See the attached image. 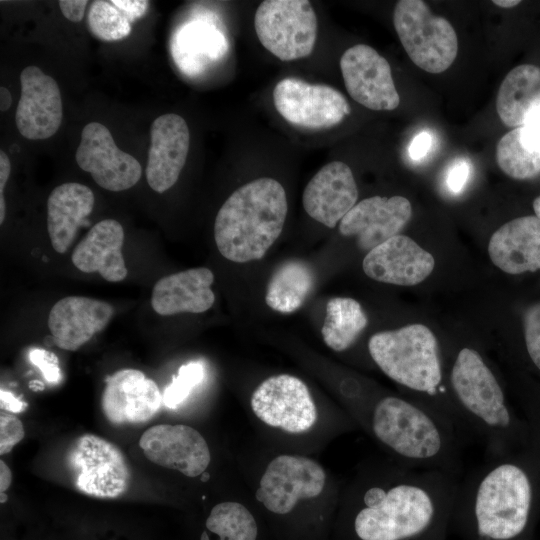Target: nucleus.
Instances as JSON below:
<instances>
[{
  "label": "nucleus",
  "mask_w": 540,
  "mask_h": 540,
  "mask_svg": "<svg viewBox=\"0 0 540 540\" xmlns=\"http://www.w3.org/2000/svg\"><path fill=\"white\" fill-rule=\"evenodd\" d=\"M539 521L540 454L530 445L459 482L450 528L463 540H534Z\"/></svg>",
  "instance_id": "obj_1"
},
{
  "label": "nucleus",
  "mask_w": 540,
  "mask_h": 540,
  "mask_svg": "<svg viewBox=\"0 0 540 540\" xmlns=\"http://www.w3.org/2000/svg\"><path fill=\"white\" fill-rule=\"evenodd\" d=\"M364 484L352 519L356 540H446L458 477L401 465Z\"/></svg>",
  "instance_id": "obj_2"
},
{
  "label": "nucleus",
  "mask_w": 540,
  "mask_h": 540,
  "mask_svg": "<svg viewBox=\"0 0 540 540\" xmlns=\"http://www.w3.org/2000/svg\"><path fill=\"white\" fill-rule=\"evenodd\" d=\"M452 400L469 433L483 443L487 458L531 445L529 427L479 350L463 346L453 356L447 379Z\"/></svg>",
  "instance_id": "obj_3"
},
{
  "label": "nucleus",
  "mask_w": 540,
  "mask_h": 540,
  "mask_svg": "<svg viewBox=\"0 0 540 540\" xmlns=\"http://www.w3.org/2000/svg\"><path fill=\"white\" fill-rule=\"evenodd\" d=\"M368 352L377 367L414 399L449 421L462 437L470 434L452 400L440 345L430 328L415 323L375 333Z\"/></svg>",
  "instance_id": "obj_4"
},
{
  "label": "nucleus",
  "mask_w": 540,
  "mask_h": 540,
  "mask_svg": "<svg viewBox=\"0 0 540 540\" xmlns=\"http://www.w3.org/2000/svg\"><path fill=\"white\" fill-rule=\"evenodd\" d=\"M284 187L273 178H259L236 189L219 209L214 239L229 261L261 259L280 236L286 216Z\"/></svg>",
  "instance_id": "obj_5"
},
{
  "label": "nucleus",
  "mask_w": 540,
  "mask_h": 540,
  "mask_svg": "<svg viewBox=\"0 0 540 540\" xmlns=\"http://www.w3.org/2000/svg\"><path fill=\"white\" fill-rule=\"evenodd\" d=\"M393 24L407 55L419 68L439 74L453 64L458 52L456 32L447 19L435 16L424 1H398Z\"/></svg>",
  "instance_id": "obj_6"
},
{
  "label": "nucleus",
  "mask_w": 540,
  "mask_h": 540,
  "mask_svg": "<svg viewBox=\"0 0 540 540\" xmlns=\"http://www.w3.org/2000/svg\"><path fill=\"white\" fill-rule=\"evenodd\" d=\"M66 466L74 487L91 497L118 498L131 484V470L121 449L94 434H83L73 441Z\"/></svg>",
  "instance_id": "obj_7"
},
{
  "label": "nucleus",
  "mask_w": 540,
  "mask_h": 540,
  "mask_svg": "<svg viewBox=\"0 0 540 540\" xmlns=\"http://www.w3.org/2000/svg\"><path fill=\"white\" fill-rule=\"evenodd\" d=\"M254 27L270 53L282 61H292L311 54L318 23L307 0H266L255 12Z\"/></svg>",
  "instance_id": "obj_8"
},
{
  "label": "nucleus",
  "mask_w": 540,
  "mask_h": 540,
  "mask_svg": "<svg viewBox=\"0 0 540 540\" xmlns=\"http://www.w3.org/2000/svg\"><path fill=\"white\" fill-rule=\"evenodd\" d=\"M325 484L326 473L315 460L282 454L268 463L255 497L270 512L283 515L300 500L318 497Z\"/></svg>",
  "instance_id": "obj_9"
},
{
  "label": "nucleus",
  "mask_w": 540,
  "mask_h": 540,
  "mask_svg": "<svg viewBox=\"0 0 540 540\" xmlns=\"http://www.w3.org/2000/svg\"><path fill=\"white\" fill-rule=\"evenodd\" d=\"M251 409L266 425L287 433L309 431L318 413L306 384L289 375H274L264 380L251 396Z\"/></svg>",
  "instance_id": "obj_10"
},
{
  "label": "nucleus",
  "mask_w": 540,
  "mask_h": 540,
  "mask_svg": "<svg viewBox=\"0 0 540 540\" xmlns=\"http://www.w3.org/2000/svg\"><path fill=\"white\" fill-rule=\"evenodd\" d=\"M273 101L287 122L308 129L333 127L350 113L346 98L337 89L295 77H286L275 85Z\"/></svg>",
  "instance_id": "obj_11"
},
{
  "label": "nucleus",
  "mask_w": 540,
  "mask_h": 540,
  "mask_svg": "<svg viewBox=\"0 0 540 540\" xmlns=\"http://www.w3.org/2000/svg\"><path fill=\"white\" fill-rule=\"evenodd\" d=\"M75 158L83 171L89 172L100 187L109 191L133 187L142 174L140 163L120 150L111 132L98 122H90L83 128Z\"/></svg>",
  "instance_id": "obj_12"
},
{
  "label": "nucleus",
  "mask_w": 540,
  "mask_h": 540,
  "mask_svg": "<svg viewBox=\"0 0 540 540\" xmlns=\"http://www.w3.org/2000/svg\"><path fill=\"white\" fill-rule=\"evenodd\" d=\"M340 69L349 95L362 106L376 111H390L400 104L391 67L375 49L356 44L340 59Z\"/></svg>",
  "instance_id": "obj_13"
},
{
  "label": "nucleus",
  "mask_w": 540,
  "mask_h": 540,
  "mask_svg": "<svg viewBox=\"0 0 540 540\" xmlns=\"http://www.w3.org/2000/svg\"><path fill=\"white\" fill-rule=\"evenodd\" d=\"M139 446L151 462L187 477L201 475L211 461L204 437L183 424L154 425L141 435Z\"/></svg>",
  "instance_id": "obj_14"
},
{
  "label": "nucleus",
  "mask_w": 540,
  "mask_h": 540,
  "mask_svg": "<svg viewBox=\"0 0 540 540\" xmlns=\"http://www.w3.org/2000/svg\"><path fill=\"white\" fill-rule=\"evenodd\" d=\"M162 404L159 387L140 370L122 369L105 380L101 408L111 424H143L155 417Z\"/></svg>",
  "instance_id": "obj_15"
},
{
  "label": "nucleus",
  "mask_w": 540,
  "mask_h": 540,
  "mask_svg": "<svg viewBox=\"0 0 540 540\" xmlns=\"http://www.w3.org/2000/svg\"><path fill=\"white\" fill-rule=\"evenodd\" d=\"M21 96L16 110V126L30 140L53 136L59 129L62 99L57 82L37 66H28L20 74Z\"/></svg>",
  "instance_id": "obj_16"
},
{
  "label": "nucleus",
  "mask_w": 540,
  "mask_h": 540,
  "mask_svg": "<svg viewBox=\"0 0 540 540\" xmlns=\"http://www.w3.org/2000/svg\"><path fill=\"white\" fill-rule=\"evenodd\" d=\"M412 216L410 201L403 196H372L358 202L340 221L339 232L354 237L358 247L370 251L398 235Z\"/></svg>",
  "instance_id": "obj_17"
},
{
  "label": "nucleus",
  "mask_w": 540,
  "mask_h": 540,
  "mask_svg": "<svg viewBox=\"0 0 540 540\" xmlns=\"http://www.w3.org/2000/svg\"><path fill=\"white\" fill-rule=\"evenodd\" d=\"M435 259L412 238L396 235L370 250L362 268L371 279L399 286H413L433 271Z\"/></svg>",
  "instance_id": "obj_18"
},
{
  "label": "nucleus",
  "mask_w": 540,
  "mask_h": 540,
  "mask_svg": "<svg viewBox=\"0 0 540 540\" xmlns=\"http://www.w3.org/2000/svg\"><path fill=\"white\" fill-rule=\"evenodd\" d=\"M189 145V128L180 115L164 114L153 121L146 178L154 191L163 193L177 182L187 159Z\"/></svg>",
  "instance_id": "obj_19"
},
{
  "label": "nucleus",
  "mask_w": 540,
  "mask_h": 540,
  "mask_svg": "<svg viewBox=\"0 0 540 540\" xmlns=\"http://www.w3.org/2000/svg\"><path fill=\"white\" fill-rule=\"evenodd\" d=\"M358 188L350 167L341 161L324 165L307 183L302 203L306 213L334 228L357 204Z\"/></svg>",
  "instance_id": "obj_20"
},
{
  "label": "nucleus",
  "mask_w": 540,
  "mask_h": 540,
  "mask_svg": "<svg viewBox=\"0 0 540 540\" xmlns=\"http://www.w3.org/2000/svg\"><path fill=\"white\" fill-rule=\"evenodd\" d=\"M114 308L107 302L68 296L50 310L48 327L54 343L61 349L76 351L110 322Z\"/></svg>",
  "instance_id": "obj_21"
},
{
  "label": "nucleus",
  "mask_w": 540,
  "mask_h": 540,
  "mask_svg": "<svg viewBox=\"0 0 540 540\" xmlns=\"http://www.w3.org/2000/svg\"><path fill=\"white\" fill-rule=\"evenodd\" d=\"M488 254L508 274L540 270V219L528 215L503 224L492 234Z\"/></svg>",
  "instance_id": "obj_22"
},
{
  "label": "nucleus",
  "mask_w": 540,
  "mask_h": 540,
  "mask_svg": "<svg viewBox=\"0 0 540 540\" xmlns=\"http://www.w3.org/2000/svg\"><path fill=\"white\" fill-rule=\"evenodd\" d=\"M213 272L206 267L192 268L160 278L154 285L151 305L160 315L203 313L215 301L211 285Z\"/></svg>",
  "instance_id": "obj_23"
},
{
  "label": "nucleus",
  "mask_w": 540,
  "mask_h": 540,
  "mask_svg": "<svg viewBox=\"0 0 540 540\" xmlns=\"http://www.w3.org/2000/svg\"><path fill=\"white\" fill-rule=\"evenodd\" d=\"M124 230L114 219L96 223L78 243L72 254V263L82 272H98L109 282H120L128 270L122 255Z\"/></svg>",
  "instance_id": "obj_24"
},
{
  "label": "nucleus",
  "mask_w": 540,
  "mask_h": 540,
  "mask_svg": "<svg viewBox=\"0 0 540 540\" xmlns=\"http://www.w3.org/2000/svg\"><path fill=\"white\" fill-rule=\"evenodd\" d=\"M92 190L80 183H63L52 190L47 200V228L53 249L65 253L78 229L94 207Z\"/></svg>",
  "instance_id": "obj_25"
},
{
  "label": "nucleus",
  "mask_w": 540,
  "mask_h": 540,
  "mask_svg": "<svg viewBox=\"0 0 540 540\" xmlns=\"http://www.w3.org/2000/svg\"><path fill=\"white\" fill-rule=\"evenodd\" d=\"M540 110V67L522 64L510 70L496 97V111L502 123L511 128L523 126Z\"/></svg>",
  "instance_id": "obj_26"
},
{
  "label": "nucleus",
  "mask_w": 540,
  "mask_h": 540,
  "mask_svg": "<svg viewBox=\"0 0 540 540\" xmlns=\"http://www.w3.org/2000/svg\"><path fill=\"white\" fill-rule=\"evenodd\" d=\"M172 49L180 69L187 74H196L206 65L219 60L227 50V43L216 27L206 22L194 21L179 29Z\"/></svg>",
  "instance_id": "obj_27"
},
{
  "label": "nucleus",
  "mask_w": 540,
  "mask_h": 540,
  "mask_svg": "<svg viewBox=\"0 0 540 540\" xmlns=\"http://www.w3.org/2000/svg\"><path fill=\"white\" fill-rule=\"evenodd\" d=\"M313 286L314 275L310 267L303 261L289 260L272 274L265 302L274 311L292 313L304 304Z\"/></svg>",
  "instance_id": "obj_28"
},
{
  "label": "nucleus",
  "mask_w": 540,
  "mask_h": 540,
  "mask_svg": "<svg viewBox=\"0 0 540 540\" xmlns=\"http://www.w3.org/2000/svg\"><path fill=\"white\" fill-rule=\"evenodd\" d=\"M368 324L360 303L348 297H334L326 304V317L321 329L325 344L336 352L350 348Z\"/></svg>",
  "instance_id": "obj_29"
},
{
  "label": "nucleus",
  "mask_w": 540,
  "mask_h": 540,
  "mask_svg": "<svg viewBox=\"0 0 540 540\" xmlns=\"http://www.w3.org/2000/svg\"><path fill=\"white\" fill-rule=\"evenodd\" d=\"M200 540H256L258 528L254 516L241 503L216 504L205 522Z\"/></svg>",
  "instance_id": "obj_30"
},
{
  "label": "nucleus",
  "mask_w": 540,
  "mask_h": 540,
  "mask_svg": "<svg viewBox=\"0 0 540 540\" xmlns=\"http://www.w3.org/2000/svg\"><path fill=\"white\" fill-rule=\"evenodd\" d=\"M496 160L500 169L513 179L525 180L540 174V151L523 139L520 127L499 140Z\"/></svg>",
  "instance_id": "obj_31"
},
{
  "label": "nucleus",
  "mask_w": 540,
  "mask_h": 540,
  "mask_svg": "<svg viewBox=\"0 0 540 540\" xmlns=\"http://www.w3.org/2000/svg\"><path fill=\"white\" fill-rule=\"evenodd\" d=\"M89 31L103 41H117L131 32V22L113 1L96 0L88 11Z\"/></svg>",
  "instance_id": "obj_32"
},
{
  "label": "nucleus",
  "mask_w": 540,
  "mask_h": 540,
  "mask_svg": "<svg viewBox=\"0 0 540 540\" xmlns=\"http://www.w3.org/2000/svg\"><path fill=\"white\" fill-rule=\"evenodd\" d=\"M204 377L205 368L201 362L192 361L182 365L162 394L163 405L176 409L203 382Z\"/></svg>",
  "instance_id": "obj_33"
},
{
  "label": "nucleus",
  "mask_w": 540,
  "mask_h": 540,
  "mask_svg": "<svg viewBox=\"0 0 540 540\" xmlns=\"http://www.w3.org/2000/svg\"><path fill=\"white\" fill-rule=\"evenodd\" d=\"M524 350L530 365L540 373V302L531 304L523 315Z\"/></svg>",
  "instance_id": "obj_34"
},
{
  "label": "nucleus",
  "mask_w": 540,
  "mask_h": 540,
  "mask_svg": "<svg viewBox=\"0 0 540 540\" xmlns=\"http://www.w3.org/2000/svg\"><path fill=\"white\" fill-rule=\"evenodd\" d=\"M521 410L529 427L531 445L540 454V392L522 395Z\"/></svg>",
  "instance_id": "obj_35"
},
{
  "label": "nucleus",
  "mask_w": 540,
  "mask_h": 540,
  "mask_svg": "<svg viewBox=\"0 0 540 540\" xmlns=\"http://www.w3.org/2000/svg\"><path fill=\"white\" fill-rule=\"evenodd\" d=\"M25 435L20 419L12 413L0 414V454L9 453Z\"/></svg>",
  "instance_id": "obj_36"
},
{
  "label": "nucleus",
  "mask_w": 540,
  "mask_h": 540,
  "mask_svg": "<svg viewBox=\"0 0 540 540\" xmlns=\"http://www.w3.org/2000/svg\"><path fill=\"white\" fill-rule=\"evenodd\" d=\"M29 361L42 373L45 380L50 384H58L62 373L57 356L45 349L33 348L28 353Z\"/></svg>",
  "instance_id": "obj_37"
},
{
  "label": "nucleus",
  "mask_w": 540,
  "mask_h": 540,
  "mask_svg": "<svg viewBox=\"0 0 540 540\" xmlns=\"http://www.w3.org/2000/svg\"><path fill=\"white\" fill-rule=\"evenodd\" d=\"M470 171V164L463 159H458L450 164L445 175L448 191L452 194H459L469 180Z\"/></svg>",
  "instance_id": "obj_38"
},
{
  "label": "nucleus",
  "mask_w": 540,
  "mask_h": 540,
  "mask_svg": "<svg viewBox=\"0 0 540 540\" xmlns=\"http://www.w3.org/2000/svg\"><path fill=\"white\" fill-rule=\"evenodd\" d=\"M433 138L430 132L422 131L411 141L408 149L409 156L414 161H421L431 149Z\"/></svg>",
  "instance_id": "obj_39"
},
{
  "label": "nucleus",
  "mask_w": 540,
  "mask_h": 540,
  "mask_svg": "<svg viewBox=\"0 0 540 540\" xmlns=\"http://www.w3.org/2000/svg\"><path fill=\"white\" fill-rule=\"evenodd\" d=\"M520 129L523 139L540 151V110L533 113Z\"/></svg>",
  "instance_id": "obj_40"
},
{
  "label": "nucleus",
  "mask_w": 540,
  "mask_h": 540,
  "mask_svg": "<svg viewBox=\"0 0 540 540\" xmlns=\"http://www.w3.org/2000/svg\"><path fill=\"white\" fill-rule=\"evenodd\" d=\"M113 3L124 12L130 22L142 18L149 7V2L145 0H113Z\"/></svg>",
  "instance_id": "obj_41"
},
{
  "label": "nucleus",
  "mask_w": 540,
  "mask_h": 540,
  "mask_svg": "<svg viewBox=\"0 0 540 540\" xmlns=\"http://www.w3.org/2000/svg\"><path fill=\"white\" fill-rule=\"evenodd\" d=\"M87 4L86 0H61L59 8L66 19L76 23L83 19Z\"/></svg>",
  "instance_id": "obj_42"
},
{
  "label": "nucleus",
  "mask_w": 540,
  "mask_h": 540,
  "mask_svg": "<svg viewBox=\"0 0 540 540\" xmlns=\"http://www.w3.org/2000/svg\"><path fill=\"white\" fill-rule=\"evenodd\" d=\"M11 172V163L3 150L0 151V224L3 223L5 218V200L3 196L4 187L9 178Z\"/></svg>",
  "instance_id": "obj_43"
},
{
  "label": "nucleus",
  "mask_w": 540,
  "mask_h": 540,
  "mask_svg": "<svg viewBox=\"0 0 540 540\" xmlns=\"http://www.w3.org/2000/svg\"><path fill=\"white\" fill-rule=\"evenodd\" d=\"M1 408L10 413H20L26 408V404L17 398L12 392L0 390Z\"/></svg>",
  "instance_id": "obj_44"
},
{
  "label": "nucleus",
  "mask_w": 540,
  "mask_h": 540,
  "mask_svg": "<svg viewBox=\"0 0 540 540\" xmlns=\"http://www.w3.org/2000/svg\"><path fill=\"white\" fill-rule=\"evenodd\" d=\"M12 482V473L10 468L4 461H0V492L5 491L10 487Z\"/></svg>",
  "instance_id": "obj_45"
},
{
  "label": "nucleus",
  "mask_w": 540,
  "mask_h": 540,
  "mask_svg": "<svg viewBox=\"0 0 540 540\" xmlns=\"http://www.w3.org/2000/svg\"><path fill=\"white\" fill-rule=\"evenodd\" d=\"M12 103V97L7 88H0V109L1 111H6L10 108Z\"/></svg>",
  "instance_id": "obj_46"
},
{
  "label": "nucleus",
  "mask_w": 540,
  "mask_h": 540,
  "mask_svg": "<svg viewBox=\"0 0 540 540\" xmlns=\"http://www.w3.org/2000/svg\"><path fill=\"white\" fill-rule=\"evenodd\" d=\"M493 3L496 6H499L502 8H512L520 4L521 1L519 0H494Z\"/></svg>",
  "instance_id": "obj_47"
},
{
  "label": "nucleus",
  "mask_w": 540,
  "mask_h": 540,
  "mask_svg": "<svg viewBox=\"0 0 540 540\" xmlns=\"http://www.w3.org/2000/svg\"><path fill=\"white\" fill-rule=\"evenodd\" d=\"M535 216L540 219V195L533 201Z\"/></svg>",
  "instance_id": "obj_48"
},
{
  "label": "nucleus",
  "mask_w": 540,
  "mask_h": 540,
  "mask_svg": "<svg viewBox=\"0 0 540 540\" xmlns=\"http://www.w3.org/2000/svg\"><path fill=\"white\" fill-rule=\"evenodd\" d=\"M0 497H1L0 498L1 503H4L7 501V495L5 493H1Z\"/></svg>",
  "instance_id": "obj_49"
}]
</instances>
